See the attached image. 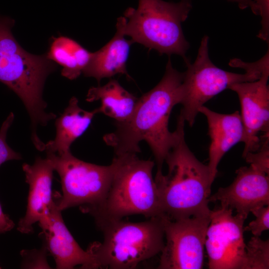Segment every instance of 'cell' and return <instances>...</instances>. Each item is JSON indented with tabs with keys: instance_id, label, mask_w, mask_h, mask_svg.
I'll list each match as a JSON object with an SVG mask.
<instances>
[{
	"instance_id": "obj_1",
	"label": "cell",
	"mask_w": 269,
	"mask_h": 269,
	"mask_svg": "<svg viewBox=\"0 0 269 269\" xmlns=\"http://www.w3.org/2000/svg\"><path fill=\"white\" fill-rule=\"evenodd\" d=\"M183 78V72L174 68L169 58L163 77L138 98L131 116L125 121L116 122L115 131L103 136L106 143L113 148L115 155L140 152L139 144L144 140L154 156L156 173L162 172L166 156L185 125L179 115L175 130L171 132L168 129L171 111L181 101Z\"/></svg>"
},
{
	"instance_id": "obj_2",
	"label": "cell",
	"mask_w": 269,
	"mask_h": 269,
	"mask_svg": "<svg viewBox=\"0 0 269 269\" xmlns=\"http://www.w3.org/2000/svg\"><path fill=\"white\" fill-rule=\"evenodd\" d=\"M164 162L167 174L156 173L154 178L163 215L172 220L210 215L208 199L212 183L209 169L187 145L184 126Z\"/></svg>"
},
{
	"instance_id": "obj_3",
	"label": "cell",
	"mask_w": 269,
	"mask_h": 269,
	"mask_svg": "<svg viewBox=\"0 0 269 269\" xmlns=\"http://www.w3.org/2000/svg\"><path fill=\"white\" fill-rule=\"evenodd\" d=\"M14 20L0 15V82L13 91L22 100L31 120V139L35 145L41 140L37 133L38 126H46L56 118L47 113L42 98L45 81L56 68L46 54L27 52L14 37L11 28Z\"/></svg>"
},
{
	"instance_id": "obj_4",
	"label": "cell",
	"mask_w": 269,
	"mask_h": 269,
	"mask_svg": "<svg viewBox=\"0 0 269 269\" xmlns=\"http://www.w3.org/2000/svg\"><path fill=\"white\" fill-rule=\"evenodd\" d=\"M110 186L101 207L92 216L95 223L141 215L147 218L163 215L152 176L155 164L135 153L115 155Z\"/></svg>"
},
{
	"instance_id": "obj_5",
	"label": "cell",
	"mask_w": 269,
	"mask_h": 269,
	"mask_svg": "<svg viewBox=\"0 0 269 269\" xmlns=\"http://www.w3.org/2000/svg\"><path fill=\"white\" fill-rule=\"evenodd\" d=\"M192 8L191 0L177 2L138 0L137 8H128L118 18L116 27L133 42L160 54H177L185 60L190 45L182 28Z\"/></svg>"
},
{
	"instance_id": "obj_6",
	"label": "cell",
	"mask_w": 269,
	"mask_h": 269,
	"mask_svg": "<svg viewBox=\"0 0 269 269\" xmlns=\"http://www.w3.org/2000/svg\"><path fill=\"white\" fill-rule=\"evenodd\" d=\"M163 216L136 223L123 219L96 223L104 240L91 244L88 249L99 269H135L160 254L165 243Z\"/></svg>"
},
{
	"instance_id": "obj_7",
	"label": "cell",
	"mask_w": 269,
	"mask_h": 269,
	"mask_svg": "<svg viewBox=\"0 0 269 269\" xmlns=\"http://www.w3.org/2000/svg\"><path fill=\"white\" fill-rule=\"evenodd\" d=\"M54 170L59 175L62 194L54 200L62 211L79 207L80 210L92 216L102 205L108 192L113 168L81 160L71 151L57 154L46 152Z\"/></svg>"
},
{
	"instance_id": "obj_8",
	"label": "cell",
	"mask_w": 269,
	"mask_h": 269,
	"mask_svg": "<svg viewBox=\"0 0 269 269\" xmlns=\"http://www.w3.org/2000/svg\"><path fill=\"white\" fill-rule=\"evenodd\" d=\"M209 40L208 35L202 37L193 63L188 58L184 60L187 70L183 72L180 115L190 127L194 124L199 108L213 97L234 84L256 81L261 76L256 72L238 74L218 67L209 56Z\"/></svg>"
},
{
	"instance_id": "obj_9",
	"label": "cell",
	"mask_w": 269,
	"mask_h": 269,
	"mask_svg": "<svg viewBox=\"0 0 269 269\" xmlns=\"http://www.w3.org/2000/svg\"><path fill=\"white\" fill-rule=\"evenodd\" d=\"M165 243L159 269H201L210 215L172 220L163 216Z\"/></svg>"
},
{
	"instance_id": "obj_10",
	"label": "cell",
	"mask_w": 269,
	"mask_h": 269,
	"mask_svg": "<svg viewBox=\"0 0 269 269\" xmlns=\"http://www.w3.org/2000/svg\"><path fill=\"white\" fill-rule=\"evenodd\" d=\"M233 211L221 205L211 210L205 242L210 269H242L246 253V218L237 213L234 215Z\"/></svg>"
},
{
	"instance_id": "obj_11",
	"label": "cell",
	"mask_w": 269,
	"mask_h": 269,
	"mask_svg": "<svg viewBox=\"0 0 269 269\" xmlns=\"http://www.w3.org/2000/svg\"><path fill=\"white\" fill-rule=\"evenodd\" d=\"M269 75L254 81L236 83L229 89L236 92L241 105V117L244 129L243 157L258 151L264 138L259 135L269 133Z\"/></svg>"
},
{
	"instance_id": "obj_12",
	"label": "cell",
	"mask_w": 269,
	"mask_h": 269,
	"mask_svg": "<svg viewBox=\"0 0 269 269\" xmlns=\"http://www.w3.org/2000/svg\"><path fill=\"white\" fill-rule=\"evenodd\" d=\"M228 186L220 187L209 202L235 210L246 218L253 209L269 205V176L253 166H242Z\"/></svg>"
},
{
	"instance_id": "obj_13",
	"label": "cell",
	"mask_w": 269,
	"mask_h": 269,
	"mask_svg": "<svg viewBox=\"0 0 269 269\" xmlns=\"http://www.w3.org/2000/svg\"><path fill=\"white\" fill-rule=\"evenodd\" d=\"M61 212L53 200L47 219L39 224L45 247L53 257L56 268L71 269L80 265L81 269H99L93 254L88 249L83 250L73 238L65 224Z\"/></svg>"
},
{
	"instance_id": "obj_14",
	"label": "cell",
	"mask_w": 269,
	"mask_h": 269,
	"mask_svg": "<svg viewBox=\"0 0 269 269\" xmlns=\"http://www.w3.org/2000/svg\"><path fill=\"white\" fill-rule=\"evenodd\" d=\"M22 169L29 185V192L26 212L19 220L17 229L21 233L28 234L33 231V224L43 222L48 217L49 206L53 201L54 169L48 158L37 157L33 164H23Z\"/></svg>"
},
{
	"instance_id": "obj_15",
	"label": "cell",
	"mask_w": 269,
	"mask_h": 269,
	"mask_svg": "<svg viewBox=\"0 0 269 269\" xmlns=\"http://www.w3.org/2000/svg\"><path fill=\"white\" fill-rule=\"evenodd\" d=\"M199 113L203 114L207 121L208 134L211 140L207 166L212 183L223 156L237 143L243 142L244 129L238 111L230 114H221L203 106L199 108Z\"/></svg>"
},
{
	"instance_id": "obj_16",
	"label": "cell",
	"mask_w": 269,
	"mask_h": 269,
	"mask_svg": "<svg viewBox=\"0 0 269 269\" xmlns=\"http://www.w3.org/2000/svg\"><path fill=\"white\" fill-rule=\"evenodd\" d=\"M113 37L99 50L92 53L83 73L86 77L95 78L98 83L105 78L124 74L131 78L127 68L130 47L133 43L125 38L121 30L116 27Z\"/></svg>"
},
{
	"instance_id": "obj_17",
	"label": "cell",
	"mask_w": 269,
	"mask_h": 269,
	"mask_svg": "<svg viewBox=\"0 0 269 269\" xmlns=\"http://www.w3.org/2000/svg\"><path fill=\"white\" fill-rule=\"evenodd\" d=\"M98 108L87 111L81 108L73 97L63 113L56 120V136L45 144L46 152L62 154L70 151L72 143L87 130Z\"/></svg>"
},
{
	"instance_id": "obj_18",
	"label": "cell",
	"mask_w": 269,
	"mask_h": 269,
	"mask_svg": "<svg viewBox=\"0 0 269 269\" xmlns=\"http://www.w3.org/2000/svg\"><path fill=\"white\" fill-rule=\"evenodd\" d=\"M138 98L124 88L115 79L104 86L90 88L86 100L88 102L100 101L99 113L114 119L117 122L128 120L134 111Z\"/></svg>"
},
{
	"instance_id": "obj_19",
	"label": "cell",
	"mask_w": 269,
	"mask_h": 269,
	"mask_svg": "<svg viewBox=\"0 0 269 269\" xmlns=\"http://www.w3.org/2000/svg\"><path fill=\"white\" fill-rule=\"evenodd\" d=\"M92 54L75 40L64 36L51 40L46 57L62 67L61 75L70 79L77 78L87 66Z\"/></svg>"
},
{
	"instance_id": "obj_20",
	"label": "cell",
	"mask_w": 269,
	"mask_h": 269,
	"mask_svg": "<svg viewBox=\"0 0 269 269\" xmlns=\"http://www.w3.org/2000/svg\"><path fill=\"white\" fill-rule=\"evenodd\" d=\"M269 269V240L253 236L246 245L242 269Z\"/></svg>"
},
{
	"instance_id": "obj_21",
	"label": "cell",
	"mask_w": 269,
	"mask_h": 269,
	"mask_svg": "<svg viewBox=\"0 0 269 269\" xmlns=\"http://www.w3.org/2000/svg\"><path fill=\"white\" fill-rule=\"evenodd\" d=\"M13 120L14 114L11 112L2 123L0 129V166L8 160L21 159V155L14 151L6 142L7 133Z\"/></svg>"
},
{
	"instance_id": "obj_22",
	"label": "cell",
	"mask_w": 269,
	"mask_h": 269,
	"mask_svg": "<svg viewBox=\"0 0 269 269\" xmlns=\"http://www.w3.org/2000/svg\"><path fill=\"white\" fill-rule=\"evenodd\" d=\"M244 158L250 165L269 175V137L263 140L258 151L248 153Z\"/></svg>"
},
{
	"instance_id": "obj_23",
	"label": "cell",
	"mask_w": 269,
	"mask_h": 269,
	"mask_svg": "<svg viewBox=\"0 0 269 269\" xmlns=\"http://www.w3.org/2000/svg\"><path fill=\"white\" fill-rule=\"evenodd\" d=\"M251 212L256 219L244 227V230L251 232L254 236L260 237L269 229V205L253 209Z\"/></svg>"
},
{
	"instance_id": "obj_24",
	"label": "cell",
	"mask_w": 269,
	"mask_h": 269,
	"mask_svg": "<svg viewBox=\"0 0 269 269\" xmlns=\"http://www.w3.org/2000/svg\"><path fill=\"white\" fill-rule=\"evenodd\" d=\"M269 49L264 56L259 60L254 62H246L238 58L231 59L229 65L232 67L240 68L246 72H256L262 75H269Z\"/></svg>"
},
{
	"instance_id": "obj_25",
	"label": "cell",
	"mask_w": 269,
	"mask_h": 269,
	"mask_svg": "<svg viewBox=\"0 0 269 269\" xmlns=\"http://www.w3.org/2000/svg\"><path fill=\"white\" fill-rule=\"evenodd\" d=\"M261 17V28L257 36L269 44V0H254Z\"/></svg>"
},
{
	"instance_id": "obj_26",
	"label": "cell",
	"mask_w": 269,
	"mask_h": 269,
	"mask_svg": "<svg viewBox=\"0 0 269 269\" xmlns=\"http://www.w3.org/2000/svg\"><path fill=\"white\" fill-rule=\"evenodd\" d=\"M14 226L13 221L3 212L0 204V234L10 231Z\"/></svg>"
},
{
	"instance_id": "obj_27",
	"label": "cell",
	"mask_w": 269,
	"mask_h": 269,
	"mask_svg": "<svg viewBox=\"0 0 269 269\" xmlns=\"http://www.w3.org/2000/svg\"><path fill=\"white\" fill-rule=\"evenodd\" d=\"M236 2L238 6L242 9L250 8L252 12L256 15L258 14V8L254 0H228Z\"/></svg>"
},
{
	"instance_id": "obj_28",
	"label": "cell",
	"mask_w": 269,
	"mask_h": 269,
	"mask_svg": "<svg viewBox=\"0 0 269 269\" xmlns=\"http://www.w3.org/2000/svg\"></svg>"
}]
</instances>
